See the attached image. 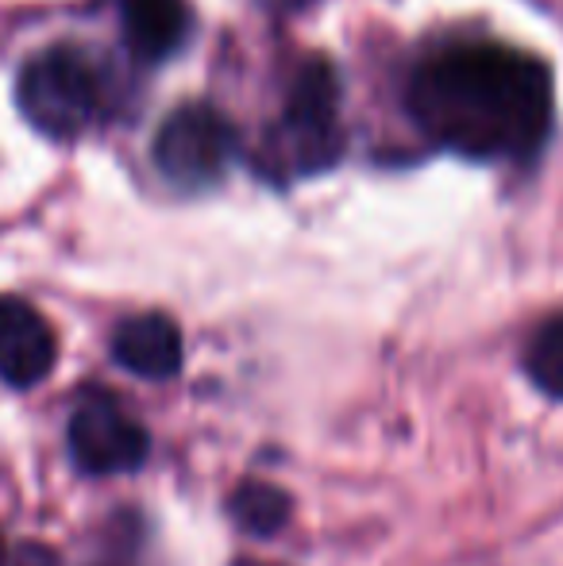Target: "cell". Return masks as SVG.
I'll return each instance as SVG.
<instances>
[{
  "label": "cell",
  "mask_w": 563,
  "mask_h": 566,
  "mask_svg": "<svg viewBox=\"0 0 563 566\" xmlns=\"http://www.w3.org/2000/svg\"><path fill=\"white\" fill-rule=\"evenodd\" d=\"M409 113L428 139L463 158H529L552 132L556 85L533 54L459 43L414 70Z\"/></svg>",
  "instance_id": "cell-1"
},
{
  "label": "cell",
  "mask_w": 563,
  "mask_h": 566,
  "mask_svg": "<svg viewBox=\"0 0 563 566\" xmlns=\"http://www.w3.org/2000/svg\"><path fill=\"white\" fill-rule=\"evenodd\" d=\"M344 155L340 127V82L324 59H309L290 82L285 113L267 139L274 178H305L329 170Z\"/></svg>",
  "instance_id": "cell-2"
},
{
  "label": "cell",
  "mask_w": 563,
  "mask_h": 566,
  "mask_svg": "<svg viewBox=\"0 0 563 566\" xmlns=\"http://www.w3.org/2000/svg\"><path fill=\"white\" fill-rule=\"evenodd\" d=\"M23 119L46 139H74L101 116L105 93L90 54L77 46H51L23 62L15 82Z\"/></svg>",
  "instance_id": "cell-3"
},
{
  "label": "cell",
  "mask_w": 563,
  "mask_h": 566,
  "mask_svg": "<svg viewBox=\"0 0 563 566\" xmlns=\"http://www.w3.org/2000/svg\"><path fill=\"white\" fill-rule=\"evenodd\" d=\"M236 132L212 105H181L163 119L155 135V166L181 189H205L232 166Z\"/></svg>",
  "instance_id": "cell-4"
},
{
  "label": "cell",
  "mask_w": 563,
  "mask_h": 566,
  "mask_svg": "<svg viewBox=\"0 0 563 566\" xmlns=\"http://www.w3.org/2000/svg\"><path fill=\"white\" fill-rule=\"evenodd\" d=\"M66 443L77 470H85L93 478L128 474V470L143 467V459L150 451L147 428L128 409H121V401L108 394H85L74 405Z\"/></svg>",
  "instance_id": "cell-5"
},
{
  "label": "cell",
  "mask_w": 563,
  "mask_h": 566,
  "mask_svg": "<svg viewBox=\"0 0 563 566\" xmlns=\"http://www.w3.org/2000/svg\"><path fill=\"white\" fill-rule=\"evenodd\" d=\"M59 343L46 316L23 297L0 293V381L12 389H31L54 370Z\"/></svg>",
  "instance_id": "cell-6"
},
{
  "label": "cell",
  "mask_w": 563,
  "mask_h": 566,
  "mask_svg": "<svg viewBox=\"0 0 563 566\" xmlns=\"http://www.w3.org/2000/svg\"><path fill=\"white\" fill-rule=\"evenodd\" d=\"M113 358L132 370L136 378L166 381L181 370V332L170 316L143 313L132 316L116 328L113 336Z\"/></svg>",
  "instance_id": "cell-7"
},
{
  "label": "cell",
  "mask_w": 563,
  "mask_h": 566,
  "mask_svg": "<svg viewBox=\"0 0 563 566\" xmlns=\"http://www.w3.org/2000/svg\"><path fill=\"white\" fill-rule=\"evenodd\" d=\"M128 46L139 62H163L186 43V0H121Z\"/></svg>",
  "instance_id": "cell-8"
},
{
  "label": "cell",
  "mask_w": 563,
  "mask_h": 566,
  "mask_svg": "<svg viewBox=\"0 0 563 566\" xmlns=\"http://www.w3.org/2000/svg\"><path fill=\"white\" fill-rule=\"evenodd\" d=\"M228 513H232V521L243 532L271 536V532H279L290 521V497L267 482H243L232 493V501H228Z\"/></svg>",
  "instance_id": "cell-9"
},
{
  "label": "cell",
  "mask_w": 563,
  "mask_h": 566,
  "mask_svg": "<svg viewBox=\"0 0 563 566\" xmlns=\"http://www.w3.org/2000/svg\"><path fill=\"white\" fill-rule=\"evenodd\" d=\"M525 370L552 401H563V313L549 316L525 347Z\"/></svg>",
  "instance_id": "cell-10"
},
{
  "label": "cell",
  "mask_w": 563,
  "mask_h": 566,
  "mask_svg": "<svg viewBox=\"0 0 563 566\" xmlns=\"http://www.w3.org/2000/svg\"><path fill=\"white\" fill-rule=\"evenodd\" d=\"M15 566H54V555L46 552L43 544H28L20 552V563H15Z\"/></svg>",
  "instance_id": "cell-11"
},
{
  "label": "cell",
  "mask_w": 563,
  "mask_h": 566,
  "mask_svg": "<svg viewBox=\"0 0 563 566\" xmlns=\"http://www.w3.org/2000/svg\"><path fill=\"white\" fill-rule=\"evenodd\" d=\"M0 566H8V547H4V536H0Z\"/></svg>",
  "instance_id": "cell-12"
}]
</instances>
